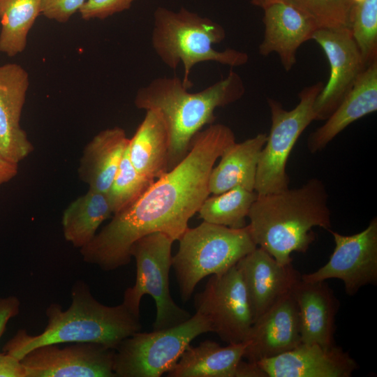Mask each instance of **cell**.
<instances>
[{
	"label": "cell",
	"mask_w": 377,
	"mask_h": 377,
	"mask_svg": "<svg viewBox=\"0 0 377 377\" xmlns=\"http://www.w3.org/2000/svg\"><path fill=\"white\" fill-rule=\"evenodd\" d=\"M360 0H250L262 8L265 5L282 1L295 7L311 19L318 28L350 29L355 6Z\"/></svg>",
	"instance_id": "obj_28"
},
{
	"label": "cell",
	"mask_w": 377,
	"mask_h": 377,
	"mask_svg": "<svg viewBox=\"0 0 377 377\" xmlns=\"http://www.w3.org/2000/svg\"><path fill=\"white\" fill-rule=\"evenodd\" d=\"M0 377H26L20 360L4 352L0 353Z\"/></svg>",
	"instance_id": "obj_34"
},
{
	"label": "cell",
	"mask_w": 377,
	"mask_h": 377,
	"mask_svg": "<svg viewBox=\"0 0 377 377\" xmlns=\"http://www.w3.org/2000/svg\"><path fill=\"white\" fill-rule=\"evenodd\" d=\"M267 137L261 133L228 146L211 171L209 193L219 194L237 186L254 191L258 163Z\"/></svg>",
	"instance_id": "obj_23"
},
{
	"label": "cell",
	"mask_w": 377,
	"mask_h": 377,
	"mask_svg": "<svg viewBox=\"0 0 377 377\" xmlns=\"http://www.w3.org/2000/svg\"><path fill=\"white\" fill-rule=\"evenodd\" d=\"M262 9L265 30L258 52L264 57L276 53L288 72L297 62L300 47L311 40L318 27L301 11L282 1L268 3Z\"/></svg>",
	"instance_id": "obj_18"
},
{
	"label": "cell",
	"mask_w": 377,
	"mask_h": 377,
	"mask_svg": "<svg viewBox=\"0 0 377 377\" xmlns=\"http://www.w3.org/2000/svg\"><path fill=\"white\" fill-rule=\"evenodd\" d=\"M20 310V302L17 297H0V339L8 321L17 316Z\"/></svg>",
	"instance_id": "obj_33"
},
{
	"label": "cell",
	"mask_w": 377,
	"mask_h": 377,
	"mask_svg": "<svg viewBox=\"0 0 377 377\" xmlns=\"http://www.w3.org/2000/svg\"><path fill=\"white\" fill-rule=\"evenodd\" d=\"M236 142L232 130L212 124L193 137L186 156L155 180L133 204L113 214L109 223L80 249L84 261L112 271L128 264L138 239L161 232L178 240L210 195L211 171L225 149Z\"/></svg>",
	"instance_id": "obj_1"
},
{
	"label": "cell",
	"mask_w": 377,
	"mask_h": 377,
	"mask_svg": "<svg viewBox=\"0 0 377 377\" xmlns=\"http://www.w3.org/2000/svg\"><path fill=\"white\" fill-rule=\"evenodd\" d=\"M178 241L172 267L184 302L190 300L202 279L227 271L257 247L247 225L232 228L205 221L188 228Z\"/></svg>",
	"instance_id": "obj_6"
},
{
	"label": "cell",
	"mask_w": 377,
	"mask_h": 377,
	"mask_svg": "<svg viewBox=\"0 0 377 377\" xmlns=\"http://www.w3.org/2000/svg\"><path fill=\"white\" fill-rule=\"evenodd\" d=\"M236 265L244 284L253 322L291 292L302 275L292 263L281 265L258 246Z\"/></svg>",
	"instance_id": "obj_14"
},
{
	"label": "cell",
	"mask_w": 377,
	"mask_h": 377,
	"mask_svg": "<svg viewBox=\"0 0 377 377\" xmlns=\"http://www.w3.org/2000/svg\"><path fill=\"white\" fill-rule=\"evenodd\" d=\"M323 87V82L305 87L298 94V104L290 110H285L278 101L267 98L271 128L257 167L254 191L258 195L289 188L290 178L286 172L288 157L300 136L315 121L313 105Z\"/></svg>",
	"instance_id": "obj_9"
},
{
	"label": "cell",
	"mask_w": 377,
	"mask_h": 377,
	"mask_svg": "<svg viewBox=\"0 0 377 377\" xmlns=\"http://www.w3.org/2000/svg\"><path fill=\"white\" fill-rule=\"evenodd\" d=\"M135 0H86L79 12L84 20H104L128 9Z\"/></svg>",
	"instance_id": "obj_31"
},
{
	"label": "cell",
	"mask_w": 377,
	"mask_h": 377,
	"mask_svg": "<svg viewBox=\"0 0 377 377\" xmlns=\"http://www.w3.org/2000/svg\"><path fill=\"white\" fill-rule=\"evenodd\" d=\"M154 182L135 169L129 159L127 147L117 173L105 193L112 214H117L133 204Z\"/></svg>",
	"instance_id": "obj_29"
},
{
	"label": "cell",
	"mask_w": 377,
	"mask_h": 377,
	"mask_svg": "<svg viewBox=\"0 0 377 377\" xmlns=\"http://www.w3.org/2000/svg\"><path fill=\"white\" fill-rule=\"evenodd\" d=\"M112 214L105 193L89 188L64 211V237L74 247L81 249L92 240L101 224Z\"/></svg>",
	"instance_id": "obj_25"
},
{
	"label": "cell",
	"mask_w": 377,
	"mask_h": 377,
	"mask_svg": "<svg viewBox=\"0 0 377 377\" xmlns=\"http://www.w3.org/2000/svg\"><path fill=\"white\" fill-rule=\"evenodd\" d=\"M244 93L242 77L231 70L226 77L194 93L178 77L156 78L138 89L134 103L138 109L156 110L162 115L170 137L169 171L186 156L195 134L214 124L215 110L236 102Z\"/></svg>",
	"instance_id": "obj_4"
},
{
	"label": "cell",
	"mask_w": 377,
	"mask_h": 377,
	"mask_svg": "<svg viewBox=\"0 0 377 377\" xmlns=\"http://www.w3.org/2000/svg\"><path fill=\"white\" fill-rule=\"evenodd\" d=\"M248 219L256 245L281 265L292 263V253L307 251L316 238L314 227L332 228L328 194L317 178L297 188L258 195Z\"/></svg>",
	"instance_id": "obj_2"
},
{
	"label": "cell",
	"mask_w": 377,
	"mask_h": 377,
	"mask_svg": "<svg viewBox=\"0 0 377 377\" xmlns=\"http://www.w3.org/2000/svg\"><path fill=\"white\" fill-rule=\"evenodd\" d=\"M244 357L257 362L302 343L297 305L293 290L255 320L243 341Z\"/></svg>",
	"instance_id": "obj_15"
},
{
	"label": "cell",
	"mask_w": 377,
	"mask_h": 377,
	"mask_svg": "<svg viewBox=\"0 0 377 377\" xmlns=\"http://www.w3.org/2000/svg\"><path fill=\"white\" fill-rule=\"evenodd\" d=\"M352 36L367 66L377 60V0H360L350 20Z\"/></svg>",
	"instance_id": "obj_30"
},
{
	"label": "cell",
	"mask_w": 377,
	"mask_h": 377,
	"mask_svg": "<svg viewBox=\"0 0 377 377\" xmlns=\"http://www.w3.org/2000/svg\"><path fill=\"white\" fill-rule=\"evenodd\" d=\"M170 137L161 113L146 110L145 116L129 139L128 153L135 169L143 177L156 180L168 172Z\"/></svg>",
	"instance_id": "obj_22"
},
{
	"label": "cell",
	"mask_w": 377,
	"mask_h": 377,
	"mask_svg": "<svg viewBox=\"0 0 377 377\" xmlns=\"http://www.w3.org/2000/svg\"><path fill=\"white\" fill-rule=\"evenodd\" d=\"M254 191L241 186L207 197L198 213L203 221L232 228L246 226L249 210L257 198Z\"/></svg>",
	"instance_id": "obj_27"
},
{
	"label": "cell",
	"mask_w": 377,
	"mask_h": 377,
	"mask_svg": "<svg viewBox=\"0 0 377 377\" xmlns=\"http://www.w3.org/2000/svg\"><path fill=\"white\" fill-rule=\"evenodd\" d=\"M18 172V164L10 162L0 154V186L10 181Z\"/></svg>",
	"instance_id": "obj_35"
},
{
	"label": "cell",
	"mask_w": 377,
	"mask_h": 377,
	"mask_svg": "<svg viewBox=\"0 0 377 377\" xmlns=\"http://www.w3.org/2000/svg\"><path fill=\"white\" fill-rule=\"evenodd\" d=\"M174 242L166 234L155 232L138 239L131 248V256L136 263V278L134 286L125 290L122 302L140 316L142 297L151 296L156 309L153 330L177 325L191 316L175 303L170 292L169 272Z\"/></svg>",
	"instance_id": "obj_7"
},
{
	"label": "cell",
	"mask_w": 377,
	"mask_h": 377,
	"mask_svg": "<svg viewBox=\"0 0 377 377\" xmlns=\"http://www.w3.org/2000/svg\"><path fill=\"white\" fill-rule=\"evenodd\" d=\"M265 377H350L357 363L336 344L303 343L256 362Z\"/></svg>",
	"instance_id": "obj_16"
},
{
	"label": "cell",
	"mask_w": 377,
	"mask_h": 377,
	"mask_svg": "<svg viewBox=\"0 0 377 377\" xmlns=\"http://www.w3.org/2000/svg\"><path fill=\"white\" fill-rule=\"evenodd\" d=\"M293 293L298 309L302 343L334 345L336 315L340 304L328 283L301 278Z\"/></svg>",
	"instance_id": "obj_19"
},
{
	"label": "cell",
	"mask_w": 377,
	"mask_h": 377,
	"mask_svg": "<svg viewBox=\"0 0 377 377\" xmlns=\"http://www.w3.org/2000/svg\"><path fill=\"white\" fill-rule=\"evenodd\" d=\"M212 332L208 320L196 313L177 325L138 332L114 350L116 377H160L176 364L186 348L202 334Z\"/></svg>",
	"instance_id": "obj_8"
},
{
	"label": "cell",
	"mask_w": 377,
	"mask_h": 377,
	"mask_svg": "<svg viewBox=\"0 0 377 377\" xmlns=\"http://www.w3.org/2000/svg\"><path fill=\"white\" fill-rule=\"evenodd\" d=\"M114 350L93 343H50L20 360L26 377H116Z\"/></svg>",
	"instance_id": "obj_12"
},
{
	"label": "cell",
	"mask_w": 377,
	"mask_h": 377,
	"mask_svg": "<svg viewBox=\"0 0 377 377\" xmlns=\"http://www.w3.org/2000/svg\"><path fill=\"white\" fill-rule=\"evenodd\" d=\"M244 342L221 346L212 340L189 344L168 373L169 377H237L244 357Z\"/></svg>",
	"instance_id": "obj_24"
},
{
	"label": "cell",
	"mask_w": 377,
	"mask_h": 377,
	"mask_svg": "<svg viewBox=\"0 0 377 377\" xmlns=\"http://www.w3.org/2000/svg\"><path fill=\"white\" fill-rule=\"evenodd\" d=\"M334 249L325 265L316 271L301 275L306 281L330 279L341 280L346 293L355 295L368 284L377 282V218L360 232L344 235L330 229Z\"/></svg>",
	"instance_id": "obj_11"
},
{
	"label": "cell",
	"mask_w": 377,
	"mask_h": 377,
	"mask_svg": "<svg viewBox=\"0 0 377 377\" xmlns=\"http://www.w3.org/2000/svg\"><path fill=\"white\" fill-rule=\"evenodd\" d=\"M226 37L223 27L214 20L182 7L175 11L164 7L154 13L151 45L161 61L171 69L184 68V85L189 89L193 68L213 61L238 67L249 61L248 54L232 48L218 51L214 45Z\"/></svg>",
	"instance_id": "obj_5"
},
{
	"label": "cell",
	"mask_w": 377,
	"mask_h": 377,
	"mask_svg": "<svg viewBox=\"0 0 377 377\" xmlns=\"http://www.w3.org/2000/svg\"><path fill=\"white\" fill-rule=\"evenodd\" d=\"M42 0H0V52L9 57L22 52L27 36L41 14Z\"/></svg>",
	"instance_id": "obj_26"
},
{
	"label": "cell",
	"mask_w": 377,
	"mask_h": 377,
	"mask_svg": "<svg viewBox=\"0 0 377 377\" xmlns=\"http://www.w3.org/2000/svg\"><path fill=\"white\" fill-rule=\"evenodd\" d=\"M377 110V60L369 64L356 80L341 103L312 132L307 140L309 151L323 149L339 133L356 120Z\"/></svg>",
	"instance_id": "obj_20"
},
{
	"label": "cell",
	"mask_w": 377,
	"mask_h": 377,
	"mask_svg": "<svg viewBox=\"0 0 377 377\" xmlns=\"http://www.w3.org/2000/svg\"><path fill=\"white\" fill-rule=\"evenodd\" d=\"M86 0H42L41 14L59 22H67Z\"/></svg>",
	"instance_id": "obj_32"
},
{
	"label": "cell",
	"mask_w": 377,
	"mask_h": 377,
	"mask_svg": "<svg viewBox=\"0 0 377 377\" xmlns=\"http://www.w3.org/2000/svg\"><path fill=\"white\" fill-rule=\"evenodd\" d=\"M29 85V74L22 66L0 65V154L17 164L34 150L20 126Z\"/></svg>",
	"instance_id": "obj_17"
},
{
	"label": "cell",
	"mask_w": 377,
	"mask_h": 377,
	"mask_svg": "<svg viewBox=\"0 0 377 377\" xmlns=\"http://www.w3.org/2000/svg\"><path fill=\"white\" fill-rule=\"evenodd\" d=\"M194 307L208 320L212 332L227 343L243 342L253 323L237 265L212 275L203 290L195 295Z\"/></svg>",
	"instance_id": "obj_10"
},
{
	"label": "cell",
	"mask_w": 377,
	"mask_h": 377,
	"mask_svg": "<svg viewBox=\"0 0 377 377\" xmlns=\"http://www.w3.org/2000/svg\"><path fill=\"white\" fill-rule=\"evenodd\" d=\"M128 143L122 128L115 126L99 132L83 150L77 170L80 179L89 188L106 193Z\"/></svg>",
	"instance_id": "obj_21"
},
{
	"label": "cell",
	"mask_w": 377,
	"mask_h": 377,
	"mask_svg": "<svg viewBox=\"0 0 377 377\" xmlns=\"http://www.w3.org/2000/svg\"><path fill=\"white\" fill-rule=\"evenodd\" d=\"M71 304L63 310L57 303L45 311L47 325L38 334L19 330L5 344L3 352L19 360L31 350L50 343H93L115 350L142 327L140 316L123 302L107 306L92 295L88 285L77 281L71 289Z\"/></svg>",
	"instance_id": "obj_3"
},
{
	"label": "cell",
	"mask_w": 377,
	"mask_h": 377,
	"mask_svg": "<svg viewBox=\"0 0 377 377\" xmlns=\"http://www.w3.org/2000/svg\"><path fill=\"white\" fill-rule=\"evenodd\" d=\"M311 40L320 46L330 66L329 80L313 105L315 120H326L367 66L349 28H318Z\"/></svg>",
	"instance_id": "obj_13"
}]
</instances>
